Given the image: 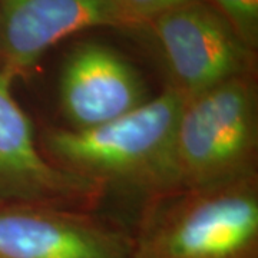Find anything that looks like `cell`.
Masks as SVG:
<instances>
[{
	"mask_svg": "<svg viewBox=\"0 0 258 258\" xmlns=\"http://www.w3.org/2000/svg\"><path fill=\"white\" fill-rule=\"evenodd\" d=\"M182 99L166 89L135 111L89 129H50L47 159L106 189L115 186L152 198L175 189L174 135Z\"/></svg>",
	"mask_w": 258,
	"mask_h": 258,
	"instance_id": "cell-1",
	"label": "cell"
},
{
	"mask_svg": "<svg viewBox=\"0 0 258 258\" xmlns=\"http://www.w3.org/2000/svg\"><path fill=\"white\" fill-rule=\"evenodd\" d=\"M132 258H258L257 172L149 198Z\"/></svg>",
	"mask_w": 258,
	"mask_h": 258,
	"instance_id": "cell-2",
	"label": "cell"
},
{
	"mask_svg": "<svg viewBox=\"0 0 258 258\" xmlns=\"http://www.w3.org/2000/svg\"><path fill=\"white\" fill-rule=\"evenodd\" d=\"M258 144L254 74L182 101L174 135V185L197 188L255 172Z\"/></svg>",
	"mask_w": 258,
	"mask_h": 258,
	"instance_id": "cell-3",
	"label": "cell"
},
{
	"mask_svg": "<svg viewBox=\"0 0 258 258\" xmlns=\"http://www.w3.org/2000/svg\"><path fill=\"white\" fill-rule=\"evenodd\" d=\"M166 75L182 101L230 79L254 74V50L208 0L165 12L148 25Z\"/></svg>",
	"mask_w": 258,
	"mask_h": 258,
	"instance_id": "cell-4",
	"label": "cell"
},
{
	"mask_svg": "<svg viewBox=\"0 0 258 258\" xmlns=\"http://www.w3.org/2000/svg\"><path fill=\"white\" fill-rule=\"evenodd\" d=\"M15 75L0 69V204L78 208L95 204L105 189L68 172L36 147L35 128L13 96Z\"/></svg>",
	"mask_w": 258,
	"mask_h": 258,
	"instance_id": "cell-5",
	"label": "cell"
},
{
	"mask_svg": "<svg viewBox=\"0 0 258 258\" xmlns=\"http://www.w3.org/2000/svg\"><path fill=\"white\" fill-rule=\"evenodd\" d=\"M0 258H132V237L72 208L0 204Z\"/></svg>",
	"mask_w": 258,
	"mask_h": 258,
	"instance_id": "cell-6",
	"label": "cell"
},
{
	"mask_svg": "<svg viewBox=\"0 0 258 258\" xmlns=\"http://www.w3.org/2000/svg\"><path fill=\"white\" fill-rule=\"evenodd\" d=\"M59 99L71 129H89L135 111L148 95L137 68L125 56L103 43L82 42L64 60Z\"/></svg>",
	"mask_w": 258,
	"mask_h": 258,
	"instance_id": "cell-7",
	"label": "cell"
},
{
	"mask_svg": "<svg viewBox=\"0 0 258 258\" xmlns=\"http://www.w3.org/2000/svg\"><path fill=\"white\" fill-rule=\"evenodd\" d=\"M92 28L137 29L111 0H0V57L22 75L55 43Z\"/></svg>",
	"mask_w": 258,
	"mask_h": 258,
	"instance_id": "cell-8",
	"label": "cell"
},
{
	"mask_svg": "<svg viewBox=\"0 0 258 258\" xmlns=\"http://www.w3.org/2000/svg\"><path fill=\"white\" fill-rule=\"evenodd\" d=\"M230 22L245 46L258 47V0H208Z\"/></svg>",
	"mask_w": 258,
	"mask_h": 258,
	"instance_id": "cell-9",
	"label": "cell"
},
{
	"mask_svg": "<svg viewBox=\"0 0 258 258\" xmlns=\"http://www.w3.org/2000/svg\"><path fill=\"white\" fill-rule=\"evenodd\" d=\"M112 3L135 25L142 28L151 20L169 10L198 0H111Z\"/></svg>",
	"mask_w": 258,
	"mask_h": 258,
	"instance_id": "cell-10",
	"label": "cell"
}]
</instances>
